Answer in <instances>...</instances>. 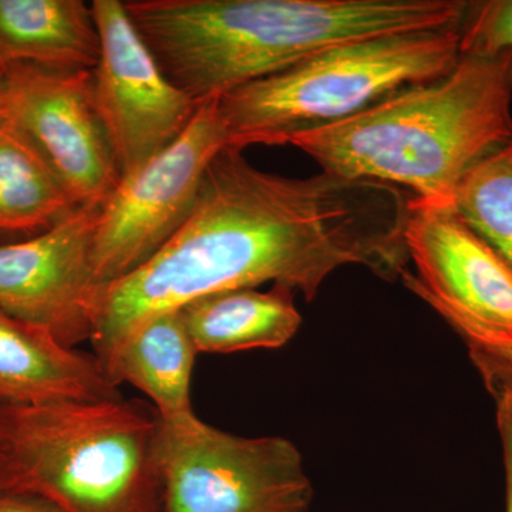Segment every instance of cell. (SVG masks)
I'll return each mask as SVG.
<instances>
[{
	"mask_svg": "<svg viewBox=\"0 0 512 512\" xmlns=\"http://www.w3.org/2000/svg\"><path fill=\"white\" fill-rule=\"evenodd\" d=\"M409 269L400 281L458 335L512 336V264L453 207L413 197L404 228Z\"/></svg>",
	"mask_w": 512,
	"mask_h": 512,
	"instance_id": "9",
	"label": "cell"
},
{
	"mask_svg": "<svg viewBox=\"0 0 512 512\" xmlns=\"http://www.w3.org/2000/svg\"><path fill=\"white\" fill-rule=\"evenodd\" d=\"M460 25L367 37L320 50L218 97L227 147L285 146L394 94L439 80L460 63Z\"/></svg>",
	"mask_w": 512,
	"mask_h": 512,
	"instance_id": "5",
	"label": "cell"
},
{
	"mask_svg": "<svg viewBox=\"0 0 512 512\" xmlns=\"http://www.w3.org/2000/svg\"><path fill=\"white\" fill-rule=\"evenodd\" d=\"M460 336L466 340L470 350H478L485 355L493 356L512 367V336L484 332H466Z\"/></svg>",
	"mask_w": 512,
	"mask_h": 512,
	"instance_id": "19",
	"label": "cell"
},
{
	"mask_svg": "<svg viewBox=\"0 0 512 512\" xmlns=\"http://www.w3.org/2000/svg\"><path fill=\"white\" fill-rule=\"evenodd\" d=\"M93 70L9 64L3 114L35 143L79 205L103 204L121 174L93 104Z\"/></svg>",
	"mask_w": 512,
	"mask_h": 512,
	"instance_id": "10",
	"label": "cell"
},
{
	"mask_svg": "<svg viewBox=\"0 0 512 512\" xmlns=\"http://www.w3.org/2000/svg\"><path fill=\"white\" fill-rule=\"evenodd\" d=\"M458 30L461 57L504 56L512 87V0L467 2Z\"/></svg>",
	"mask_w": 512,
	"mask_h": 512,
	"instance_id": "18",
	"label": "cell"
},
{
	"mask_svg": "<svg viewBox=\"0 0 512 512\" xmlns=\"http://www.w3.org/2000/svg\"><path fill=\"white\" fill-rule=\"evenodd\" d=\"M101 42L93 104L121 177L136 173L190 126L200 104L158 66L120 0H94Z\"/></svg>",
	"mask_w": 512,
	"mask_h": 512,
	"instance_id": "8",
	"label": "cell"
},
{
	"mask_svg": "<svg viewBox=\"0 0 512 512\" xmlns=\"http://www.w3.org/2000/svg\"><path fill=\"white\" fill-rule=\"evenodd\" d=\"M6 67H8V66H3V64L0 63V117L3 116L2 84H3V77H5V73H6Z\"/></svg>",
	"mask_w": 512,
	"mask_h": 512,
	"instance_id": "21",
	"label": "cell"
},
{
	"mask_svg": "<svg viewBox=\"0 0 512 512\" xmlns=\"http://www.w3.org/2000/svg\"><path fill=\"white\" fill-rule=\"evenodd\" d=\"M0 512H62L49 501L25 494L0 493Z\"/></svg>",
	"mask_w": 512,
	"mask_h": 512,
	"instance_id": "20",
	"label": "cell"
},
{
	"mask_svg": "<svg viewBox=\"0 0 512 512\" xmlns=\"http://www.w3.org/2000/svg\"><path fill=\"white\" fill-rule=\"evenodd\" d=\"M453 208L512 264V140L464 175Z\"/></svg>",
	"mask_w": 512,
	"mask_h": 512,
	"instance_id": "17",
	"label": "cell"
},
{
	"mask_svg": "<svg viewBox=\"0 0 512 512\" xmlns=\"http://www.w3.org/2000/svg\"><path fill=\"white\" fill-rule=\"evenodd\" d=\"M101 42L92 3L0 0V63L94 70Z\"/></svg>",
	"mask_w": 512,
	"mask_h": 512,
	"instance_id": "13",
	"label": "cell"
},
{
	"mask_svg": "<svg viewBox=\"0 0 512 512\" xmlns=\"http://www.w3.org/2000/svg\"><path fill=\"white\" fill-rule=\"evenodd\" d=\"M218 97L202 101L187 130L136 173L121 177L101 204L92 247L97 285L146 264L187 220L208 165L227 147Z\"/></svg>",
	"mask_w": 512,
	"mask_h": 512,
	"instance_id": "7",
	"label": "cell"
},
{
	"mask_svg": "<svg viewBox=\"0 0 512 512\" xmlns=\"http://www.w3.org/2000/svg\"><path fill=\"white\" fill-rule=\"evenodd\" d=\"M160 420V419H158ZM164 512H309L313 487L284 437H241L192 416L160 420Z\"/></svg>",
	"mask_w": 512,
	"mask_h": 512,
	"instance_id": "6",
	"label": "cell"
},
{
	"mask_svg": "<svg viewBox=\"0 0 512 512\" xmlns=\"http://www.w3.org/2000/svg\"><path fill=\"white\" fill-rule=\"evenodd\" d=\"M131 22L175 87L201 101L328 47L460 25L461 0H130Z\"/></svg>",
	"mask_w": 512,
	"mask_h": 512,
	"instance_id": "2",
	"label": "cell"
},
{
	"mask_svg": "<svg viewBox=\"0 0 512 512\" xmlns=\"http://www.w3.org/2000/svg\"><path fill=\"white\" fill-rule=\"evenodd\" d=\"M120 399L96 357L0 311V406Z\"/></svg>",
	"mask_w": 512,
	"mask_h": 512,
	"instance_id": "12",
	"label": "cell"
},
{
	"mask_svg": "<svg viewBox=\"0 0 512 512\" xmlns=\"http://www.w3.org/2000/svg\"><path fill=\"white\" fill-rule=\"evenodd\" d=\"M198 355L180 311L146 320L103 366L114 386L128 383L153 400L158 419L175 423L194 416L191 379Z\"/></svg>",
	"mask_w": 512,
	"mask_h": 512,
	"instance_id": "14",
	"label": "cell"
},
{
	"mask_svg": "<svg viewBox=\"0 0 512 512\" xmlns=\"http://www.w3.org/2000/svg\"><path fill=\"white\" fill-rule=\"evenodd\" d=\"M512 87L504 56L461 57L453 72L288 144L323 173L403 188L453 207L464 175L512 140Z\"/></svg>",
	"mask_w": 512,
	"mask_h": 512,
	"instance_id": "3",
	"label": "cell"
},
{
	"mask_svg": "<svg viewBox=\"0 0 512 512\" xmlns=\"http://www.w3.org/2000/svg\"><path fill=\"white\" fill-rule=\"evenodd\" d=\"M198 353H234L285 346L298 333L302 316L295 292L274 285L214 293L180 309Z\"/></svg>",
	"mask_w": 512,
	"mask_h": 512,
	"instance_id": "15",
	"label": "cell"
},
{
	"mask_svg": "<svg viewBox=\"0 0 512 512\" xmlns=\"http://www.w3.org/2000/svg\"><path fill=\"white\" fill-rule=\"evenodd\" d=\"M412 198L396 185L323 171L266 173L241 150L222 148L174 237L136 271L97 289V362L106 365L146 320L214 293L272 282L312 301L346 265L400 279L409 265L404 228Z\"/></svg>",
	"mask_w": 512,
	"mask_h": 512,
	"instance_id": "1",
	"label": "cell"
},
{
	"mask_svg": "<svg viewBox=\"0 0 512 512\" xmlns=\"http://www.w3.org/2000/svg\"><path fill=\"white\" fill-rule=\"evenodd\" d=\"M101 204L82 205L25 241L0 245V311L46 330L67 348L92 340V247Z\"/></svg>",
	"mask_w": 512,
	"mask_h": 512,
	"instance_id": "11",
	"label": "cell"
},
{
	"mask_svg": "<svg viewBox=\"0 0 512 512\" xmlns=\"http://www.w3.org/2000/svg\"><path fill=\"white\" fill-rule=\"evenodd\" d=\"M160 420L137 402L0 406V493L62 512H164Z\"/></svg>",
	"mask_w": 512,
	"mask_h": 512,
	"instance_id": "4",
	"label": "cell"
},
{
	"mask_svg": "<svg viewBox=\"0 0 512 512\" xmlns=\"http://www.w3.org/2000/svg\"><path fill=\"white\" fill-rule=\"evenodd\" d=\"M59 175L13 121L0 117V234L52 228L74 210Z\"/></svg>",
	"mask_w": 512,
	"mask_h": 512,
	"instance_id": "16",
	"label": "cell"
}]
</instances>
